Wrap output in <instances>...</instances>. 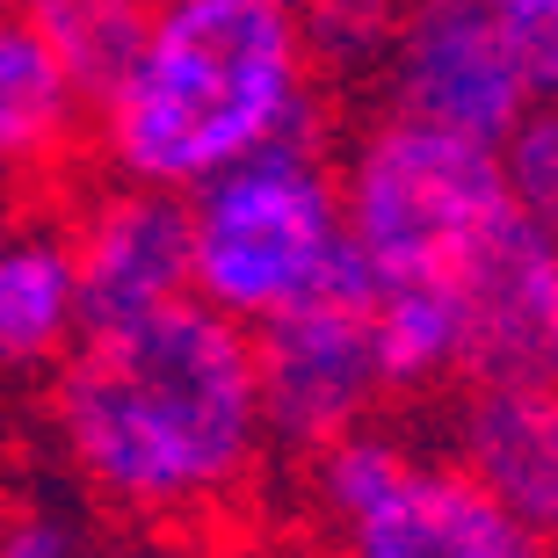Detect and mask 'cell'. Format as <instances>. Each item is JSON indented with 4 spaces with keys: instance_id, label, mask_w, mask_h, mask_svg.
Here are the masks:
<instances>
[{
    "instance_id": "cell-1",
    "label": "cell",
    "mask_w": 558,
    "mask_h": 558,
    "mask_svg": "<svg viewBox=\"0 0 558 558\" xmlns=\"http://www.w3.org/2000/svg\"><path fill=\"white\" fill-rule=\"evenodd\" d=\"M51 421L109 508L204 522L247 494L269 450L254 333L196 298L131 327H95L59 355Z\"/></svg>"
},
{
    "instance_id": "cell-2",
    "label": "cell",
    "mask_w": 558,
    "mask_h": 558,
    "mask_svg": "<svg viewBox=\"0 0 558 558\" xmlns=\"http://www.w3.org/2000/svg\"><path fill=\"white\" fill-rule=\"evenodd\" d=\"M87 102L117 182L189 196L262 145L319 138V65L298 0H153Z\"/></svg>"
},
{
    "instance_id": "cell-3",
    "label": "cell",
    "mask_w": 558,
    "mask_h": 558,
    "mask_svg": "<svg viewBox=\"0 0 558 558\" xmlns=\"http://www.w3.org/2000/svg\"><path fill=\"white\" fill-rule=\"evenodd\" d=\"M189 210V298L226 312L232 327H262L276 312L305 305L349 262L341 182L319 138L262 145L226 174L182 196Z\"/></svg>"
},
{
    "instance_id": "cell-4",
    "label": "cell",
    "mask_w": 558,
    "mask_h": 558,
    "mask_svg": "<svg viewBox=\"0 0 558 558\" xmlns=\"http://www.w3.org/2000/svg\"><path fill=\"white\" fill-rule=\"evenodd\" d=\"M333 182L349 247L377 283H450L508 218L494 145L399 109H377L355 131Z\"/></svg>"
},
{
    "instance_id": "cell-5",
    "label": "cell",
    "mask_w": 558,
    "mask_h": 558,
    "mask_svg": "<svg viewBox=\"0 0 558 558\" xmlns=\"http://www.w3.org/2000/svg\"><path fill=\"white\" fill-rule=\"evenodd\" d=\"M371 81L377 109L464 131L478 145H494L530 102H544V65L500 0H399Z\"/></svg>"
},
{
    "instance_id": "cell-6",
    "label": "cell",
    "mask_w": 558,
    "mask_h": 558,
    "mask_svg": "<svg viewBox=\"0 0 558 558\" xmlns=\"http://www.w3.org/2000/svg\"><path fill=\"white\" fill-rule=\"evenodd\" d=\"M377 276L349 262L312 290L305 305L276 312L254 327V385H262V421H269V442L312 457L319 442L377 421L385 407V371H377Z\"/></svg>"
},
{
    "instance_id": "cell-7",
    "label": "cell",
    "mask_w": 558,
    "mask_h": 558,
    "mask_svg": "<svg viewBox=\"0 0 558 558\" xmlns=\"http://www.w3.org/2000/svg\"><path fill=\"white\" fill-rule=\"evenodd\" d=\"M450 290L457 385H558V232L508 210Z\"/></svg>"
},
{
    "instance_id": "cell-8",
    "label": "cell",
    "mask_w": 558,
    "mask_h": 558,
    "mask_svg": "<svg viewBox=\"0 0 558 558\" xmlns=\"http://www.w3.org/2000/svg\"><path fill=\"white\" fill-rule=\"evenodd\" d=\"M327 537L341 558H558L530 515L494 500L464 464L421 450H407V464Z\"/></svg>"
},
{
    "instance_id": "cell-9",
    "label": "cell",
    "mask_w": 558,
    "mask_h": 558,
    "mask_svg": "<svg viewBox=\"0 0 558 558\" xmlns=\"http://www.w3.org/2000/svg\"><path fill=\"white\" fill-rule=\"evenodd\" d=\"M65 247L81 283V333L131 327L189 298V210L167 189L109 182L81 204Z\"/></svg>"
},
{
    "instance_id": "cell-10",
    "label": "cell",
    "mask_w": 558,
    "mask_h": 558,
    "mask_svg": "<svg viewBox=\"0 0 558 558\" xmlns=\"http://www.w3.org/2000/svg\"><path fill=\"white\" fill-rule=\"evenodd\" d=\"M450 464L544 530L558 486V385H457Z\"/></svg>"
},
{
    "instance_id": "cell-11",
    "label": "cell",
    "mask_w": 558,
    "mask_h": 558,
    "mask_svg": "<svg viewBox=\"0 0 558 558\" xmlns=\"http://www.w3.org/2000/svg\"><path fill=\"white\" fill-rule=\"evenodd\" d=\"M73 341H81V283L65 232H0V371H44Z\"/></svg>"
},
{
    "instance_id": "cell-12",
    "label": "cell",
    "mask_w": 558,
    "mask_h": 558,
    "mask_svg": "<svg viewBox=\"0 0 558 558\" xmlns=\"http://www.w3.org/2000/svg\"><path fill=\"white\" fill-rule=\"evenodd\" d=\"M81 81L22 15H0V174H37L81 131Z\"/></svg>"
},
{
    "instance_id": "cell-13",
    "label": "cell",
    "mask_w": 558,
    "mask_h": 558,
    "mask_svg": "<svg viewBox=\"0 0 558 558\" xmlns=\"http://www.w3.org/2000/svg\"><path fill=\"white\" fill-rule=\"evenodd\" d=\"M385 392H442L457 385V290L450 283H377L371 305Z\"/></svg>"
},
{
    "instance_id": "cell-14",
    "label": "cell",
    "mask_w": 558,
    "mask_h": 558,
    "mask_svg": "<svg viewBox=\"0 0 558 558\" xmlns=\"http://www.w3.org/2000/svg\"><path fill=\"white\" fill-rule=\"evenodd\" d=\"M15 15L59 51V65L81 81V95H95L124 65L145 22V0H15Z\"/></svg>"
},
{
    "instance_id": "cell-15",
    "label": "cell",
    "mask_w": 558,
    "mask_h": 558,
    "mask_svg": "<svg viewBox=\"0 0 558 558\" xmlns=\"http://www.w3.org/2000/svg\"><path fill=\"white\" fill-rule=\"evenodd\" d=\"M494 167H500V196L515 218L558 232V95L530 102L515 124L494 138Z\"/></svg>"
},
{
    "instance_id": "cell-16",
    "label": "cell",
    "mask_w": 558,
    "mask_h": 558,
    "mask_svg": "<svg viewBox=\"0 0 558 558\" xmlns=\"http://www.w3.org/2000/svg\"><path fill=\"white\" fill-rule=\"evenodd\" d=\"M399 0H298V29H305V51L319 73H377L385 44H392Z\"/></svg>"
},
{
    "instance_id": "cell-17",
    "label": "cell",
    "mask_w": 558,
    "mask_h": 558,
    "mask_svg": "<svg viewBox=\"0 0 558 558\" xmlns=\"http://www.w3.org/2000/svg\"><path fill=\"white\" fill-rule=\"evenodd\" d=\"M508 8V22L522 29V44L537 51V65H544V95L558 87V0H500Z\"/></svg>"
},
{
    "instance_id": "cell-18",
    "label": "cell",
    "mask_w": 558,
    "mask_h": 558,
    "mask_svg": "<svg viewBox=\"0 0 558 558\" xmlns=\"http://www.w3.org/2000/svg\"><path fill=\"white\" fill-rule=\"evenodd\" d=\"M0 558H81V551L51 515H15L0 530Z\"/></svg>"
},
{
    "instance_id": "cell-19",
    "label": "cell",
    "mask_w": 558,
    "mask_h": 558,
    "mask_svg": "<svg viewBox=\"0 0 558 558\" xmlns=\"http://www.w3.org/2000/svg\"><path fill=\"white\" fill-rule=\"evenodd\" d=\"M109 558H174V551H153V544H131V551H109Z\"/></svg>"
},
{
    "instance_id": "cell-20",
    "label": "cell",
    "mask_w": 558,
    "mask_h": 558,
    "mask_svg": "<svg viewBox=\"0 0 558 558\" xmlns=\"http://www.w3.org/2000/svg\"><path fill=\"white\" fill-rule=\"evenodd\" d=\"M544 530H551V544H558V486H551V515H544Z\"/></svg>"
},
{
    "instance_id": "cell-21",
    "label": "cell",
    "mask_w": 558,
    "mask_h": 558,
    "mask_svg": "<svg viewBox=\"0 0 558 558\" xmlns=\"http://www.w3.org/2000/svg\"><path fill=\"white\" fill-rule=\"evenodd\" d=\"M0 15H15V0H0Z\"/></svg>"
},
{
    "instance_id": "cell-22",
    "label": "cell",
    "mask_w": 558,
    "mask_h": 558,
    "mask_svg": "<svg viewBox=\"0 0 558 558\" xmlns=\"http://www.w3.org/2000/svg\"><path fill=\"white\" fill-rule=\"evenodd\" d=\"M145 8H153V0H145Z\"/></svg>"
},
{
    "instance_id": "cell-23",
    "label": "cell",
    "mask_w": 558,
    "mask_h": 558,
    "mask_svg": "<svg viewBox=\"0 0 558 558\" xmlns=\"http://www.w3.org/2000/svg\"><path fill=\"white\" fill-rule=\"evenodd\" d=\"M551 95H558V87H551Z\"/></svg>"
}]
</instances>
